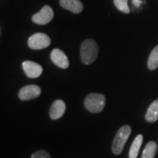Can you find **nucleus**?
Wrapping results in <instances>:
<instances>
[{
	"instance_id": "6e6552de",
	"label": "nucleus",
	"mask_w": 158,
	"mask_h": 158,
	"mask_svg": "<svg viewBox=\"0 0 158 158\" xmlns=\"http://www.w3.org/2000/svg\"><path fill=\"white\" fill-rule=\"evenodd\" d=\"M50 58L57 67L61 69H67L69 65V62L67 56L59 48H55L51 52Z\"/></svg>"
},
{
	"instance_id": "423d86ee",
	"label": "nucleus",
	"mask_w": 158,
	"mask_h": 158,
	"mask_svg": "<svg viewBox=\"0 0 158 158\" xmlns=\"http://www.w3.org/2000/svg\"><path fill=\"white\" fill-rule=\"evenodd\" d=\"M41 90L38 85H29L22 87L19 91V98L20 100H32L40 95Z\"/></svg>"
},
{
	"instance_id": "1a4fd4ad",
	"label": "nucleus",
	"mask_w": 158,
	"mask_h": 158,
	"mask_svg": "<svg viewBox=\"0 0 158 158\" xmlns=\"http://www.w3.org/2000/svg\"><path fill=\"white\" fill-rule=\"evenodd\" d=\"M65 110H66L65 103L61 99H57L51 106L49 110V116L52 119H58L64 114Z\"/></svg>"
},
{
	"instance_id": "0eeeda50",
	"label": "nucleus",
	"mask_w": 158,
	"mask_h": 158,
	"mask_svg": "<svg viewBox=\"0 0 158 158\" xmlns=\"http://www.w3.org/2000/svg\"><path fill=\"white\" fill-rule=\"evenodd\" d=\"M22 68L25 74L30 78H37L42 74V67L32 61H25L22 63Z\"/></svg>"
},
{
	"instance_id": "7ed1b4c3",
	"label": "nucleus",
	"mask_w": 158,
	"mask_h": 158,
	"mask_svg": "<svg viewBox=\"0 0 158 158\" xmlns=\"http://www.w3.org/2000/svg\"><path fill=\"white\" fill-rule=\"evenodd\" d=\"M106 105V97L103 94L90 93L85 100V108L92 113H98L103 111Z\"/></svg>"
},
{
	"instance_id": "ddd939ff",
	"label": "nucleus",
	"mask_w": 158,
	"mask_h": 158,
	"mask_svg": "<svg viewBox=\"0 0 158 158\" xmlns=\"http://www.w3.org/2000/svg\"><path fill=\"white\" fill-rule=\"evenodd\" d=\"M157 150V144L155 141H149L142 151L141 158H154Z\"/></svg>"
},
{
	"instance_id": "4468645a",
	"label": "nucleus",
	"mask_w": 158,
	"mask_h": 158,
	"mask_svg": "<svg viewBox=\"0 0 158 158\" xmlns=\"http://www.w3.org/2000/svg\"><path fill=\"white\" fill-rule=\"evenodd\" d=\"M148 68L150 70H155L158 68V45L154 48L148 56Z\"/></svg>"
},
{
	"instance_id": "20e7f679",
	"label": "nucleus",
	"mask_w": 158,
	"mask_h": 158,
	"mask_svg": "<svg viewBox=\"0 0 158 158\" xmlns=\"http://www.w3.org/2000/svg\"><path fill=\"white\" fill-rule=\"evenodd\" d=\"M51 40L48 35L43 33H36L29 37L27 44L31 49L34 50H40L48 48L50 45Z\"/></svg>"
},
{
	"instance_id": "9d476101",
	"label": "nucleus",
	"mask_w": 158,
	"mask_h": 158,
	"mask_svg": "<svg viewBox=\"0 0 158 158\" xmlns=\"http://www.w3.org/2000/svg\"><path fill=\"white\" fill-rule=\"evenodd\" d=\"M60 5L62 8L77 14L82 12L84 9L82 2L79 0H60Z\"/></svg>"
},
{
	"instance_id": "dca6fc26",
	"label": "nucleus",
	"mask_w": 158,
	"mask_h": 158,
	"mask_svg": "<svg viewBox=\"0 0 158 158\" xmlns=\"http://www.w3.org/2000/svg\"><path fill=\"white\" fill-rule=\"evenodd\" d=\"M31 158H51V156L46 150H38L31 156Z\"/></svg>"
},
{
	"instance_id": "f03ea898",
	"label": "nucleus",
	"mask_w": 158,
	"mask_h": 158,
	"mask_svg": "<svg viewBox=\"0 0 158 158\" xmlns=\"http://www.w3.org/2000/svg\"><path fill=\"white\" fill-rule=\"evenodd\" d=\"M131 135V127L128 125L121 127L118 130L116 135L114 137L112 145V151L114 155H119L123 151L126 142L127 141Z\"/></svg>"
},
{
	"instance_id": "39448f33",
	"label": "nucleus",
	"mask_w": 158,
	"mask_h": 158,
	"mask_svg": "<svg viewBox=\"0 0 158 158\" xmlns=\"http://www.w3.org/2000/svg\"><path fill=\"white\" fill-rule=\"evenodd\" d=\"M54 18V11L49 6H43L40 11L35 13L32 17L33 22L37 25H47Z\"/></svg>"
},
{
	"instance_id": "f3484780",
	"label": "nucleus",
	"mask_w": 158,
	"mask_h": 158,
	"mask_svg": "<svg viewBox=\"0 0 158 158\" xmlns=\"http://www.w3.org/2000/svg\"><path fill=\"white\" fill-rule=\"evenodd\" d=\"M0 34H1V29H0Z\"/></svg>"
},
{
	"instance_id": "2eb2a0df",
	"label": "nucleus",
	"mask_w": 158,
	"mask_h": 158,
	"mask_svg": "<svg viewBox=\"0 0 158 158\" xmlns=\"http://www.w3.org/2000/svg\"><path fill=\"white\" fill-rule=\"evenodd\" d=\"M128 0H113L114 6H116V8L118 11L124 13H129L130 10L127 4Z\"/></svg>"
},
{
	"instance_id": "f8f14e48",
	"label": "nucleus",
	"mask_w": 158,
	"mask_h": 158,
	"mask_svg": "<svg viewBox=\"0 0 158 158\" xmlns=\"http://www.w3.org/2000/svg\"><path fill=\"white\" fill-rule=\"evenodd\" d=\"M142 141H143L142 135H138L136 136L135 139L134 140L131 147H130L128 158H137L138 155H139V151H140L141 144H142Z\"/></svg>"
},
{
	"instance_id": "f257e3e1",
	"label": "nucleus",
	"mask_w": 158,
	"mask_h": 158,
	"mask_svg": "<svg viewBox=\"0 0 158 158\" xmlns=\"http://www.w3.org/2000/svg\"><path fill=\"white\" fill-rule=\"evenodd\" d=\"M98 55V47L92 39H87L83 41L80 48V57L84 64H90L95 62Z\"/></svg>"
},
{
	"instance_id": "9b49d317",
	"label": "nucleus",
	"mask_w": 158,
	"mask_h": 158,
	"mask_svg": "<svg viewBox=\"0 0 158 158\" xmlns=\"http://www.w3.org/2000/svg\"><path fill=\"white\" fill-rule=\"evenodd\" d=\"M145 118L148 122L153 123L158 119V99L155 100L148 106L147 113L145 114Z\"/></svg>"
}]
</instances>
